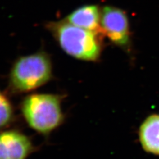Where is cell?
Returning <instances> with one entry per match:
<instances>
[{
    "label": "cell",
    "instance_id": "4",
    "mask_svg": "<svg viewBox=\"0 0 159 159\" xmlns=\"http://www.w3.org/2000/svg\"><path fill=\"white\" fill-rule=\"evenodd\" d=\"M101 28L103 34L116 45L122 48L128 46L130 33L128 17L122 9L104 6L101 9Z\"/></svg>",
    "mask_w": 159,
    "mask_h": 159
},
{
    "label": "cell",
    "instance_id": "2",
    "mask_svg": "<svg viewBox=\"0 0 159 159\" xmlns=\"http://www.w3.org/2000/svg\"><path fill=\"white\" fill-rule=\"evenodd\" d=\"M51 56L44 50L18 57L8 74L6 93L17 96L31 92L53 79Z\"/></svg>",
    "mask_w": 159,
    "mask_h": 159
},
{
    "label": "cell",
    "instance_id": "3",
    "mask_svg": "<svg viewBox=\"0 0 159 159\" xmlns=\"http://www.w3.org/2000/svg\"><path fill=\"white\" fill-rule=\"evenodd\" d=\"M45 27L69 56L86 62H97L100 58L102 33L78 27L65 19L48 22Z\"/></svg>",
    "mask_w": 159,
    "mask_h": 159
},
{
    "label": "cell",
    "instance_id": "5",
    "mask_svg": "<svg viewBox=\"0 0 159 159\" xmlns=\"http://www.w3.org/2000/svg\"><path fill=\"white\" fill-rule=\"evenodd\" d=\"M36 149L31 137L19 129L0 131V159H28Z\"/></svg>",
    "mask_w": 159,
    "mask_h": 159
},
{
    "label": "cell",
    "instance_id": "8",
    "mask_svg": "<svg viewBox=\"0 0 159 159\" xmlns=\"http://www.w3.org/2000/svg\"><path fill=\"white\" fill-rule=\"evenodd\" d=\"M16 109L9 95L0 90V131L7 129L16 122Z\"/></svg>",
    "mask_w": 159,
    "mask_h": 159
},
{
    "label": "cell",
    "instance_id": "6",
    "mask_svg": "<svg viewBox=\"0 0 159 159\" xmlns=\"http://www.w3.org/2000/svg\"><path fill=\"white\" fill-rule=\"evenodd\" d=\"M64 19L78 27L102 33L100 25L101 9L97 5H86L79 7L68 15Z\"/></svg>",
    "mask_w": 159,
    "mask_h": 159
},
{
    "label": "cell",
    "instance_id": "1",
    "mask_svg": "<svg viewBox=\"0 0 159 159\" xmlns=\"http://www.w3.org/2000/svg\"><path fill=\"white\" fill-rule=\"evenodd\" d=\"M64 94L34 93L23 98L19 109L24 121L34 132L47 137L65 121Z\"/></svg>",
    "mask_w": 159,
    "mask_h": 159
},
{
    "label": "cell",
    "instance_id": "7",
    "mask_svg": "<svg viewBox=\"0 0 159 159\" xmlns=\"http://www.w3.org/2000/svg\"><path fill=\"white\" fill-rule=\"evenodd\" d=\"M139 139L148 152L159 155V115L147 117L139 129Z\"/></svg>",
    "mask_w": 159,
    "mask_h": 159
}]
</instances>
